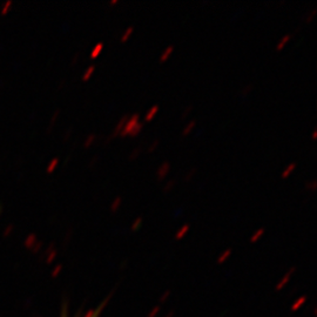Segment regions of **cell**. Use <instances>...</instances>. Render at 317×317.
Instances as JSON below:
<instances>
[{
    "label": "cell",
    "instance_id": "1",
    "mask_svg": "<svg viewBox=\"0 0 317 317\" xmlns=\"http://www.w3.org/2000/svg\"><path fill=\"white\" fill-rule=\"evenodd\" d=\"M139 122H140V114H138V113L132 114L128 118V120H127V122L124 124V127L122 128L121 133L119 134V136H120V138H127V136H129L131 133L133 132V129L136 127V124Z\"/></svg>",
    "mask_w": 317,
    "mask_h": 317
},
{
    "label": "cell",
    "instance_id": "2",
    "mask_svg": "<svg viewBox=\"0 0 317 317\" xmlns=\"http://www.w3.org/2000/svg\"><path fill=\"white\" fill-rule=\"evenodd\" d=\"M128 118H129V115H127V114H124L118 121V123L115 124V127H114V129H113V132H112V134L107 138V142H109L111 140H113L114 138H116V136H119V134L121 133V131H122V128L124 127V124H126V122H127V120H128Z\"/></svg>",
    "mask_w": 317,
    "mask_h": 317
},
{
    "label": "cell",
    "instance_id": "3",
    "mask_svg": "<svg viewBox=\"0 0 317 317\" xmlns=\"http://www.w3.org/2000/svg\"><path fill=\"white\" fill-rule=\"evenodd\" d=\"M169 172H170V163H169L168 161L162 162V163L158 167L156 173H155L156 180H158V181H162V180H165V179L167 177L168 174H169Z\"/></svg>",
    "mask_w": 317,
    "mask_h": 317
},
{
    "label": "cell",
    "instance_id": "4",
    "mask_svg": "<svg viewBox=\"0 0 317 317\" xmlns=\"http://www.w3.org/2000/svg\"><path fill=\"white\" fill-rule=\"evenodd\" d=\"M174 52V46L173 45H169L168 47L165 48V51L161 53V55H160V58H158V61L161 62V63H163V62H166L170 58V55L173 54Z\"/></svg>",
    "mask_w": 317,
    "mask_h": 317
},
{
    "label": "cell",
    "instance_id": "5",
    "mask_svg": "<svg viewBox=\"0 0 317 317\" xmlns=\"http://www.w3.org/2000/svg\"><path fill=\"white\" fill-rule=\"evenodd\" d=\"M158 109H160V107L158 105H154L152 106L147 111V113L145 115V122H150L154 118H155V115L158 114Z\"/></svg>",
    "mask_w": 317,
    "mask_h": 317
},
{
    "label": "cell",
    "instance_id": "6",
    "mask_svg": "<svg viewBox=\"0 0 317 317\" xmlns=\"http://www.w3.org/2000/svg\"><path fill=\"white\" fill-rule=\"evenodd\" d=\"M296 167H297V165L295 163V162H291V163H289L287 167L283 169V172L281 173V177L282 179H288L289 176L295 172V169H296Z\"/></svg>",
    "mask_w": 317,
    "mask_h": 317
},
{
    "label": "cell",
    "instance_id": "7",
    "mask_svg": "<svg viewBox=\"0 0 317 317\" xmlns=\"http://www.w3.org/2000/svg\"><path fill=\"white\" fill-rule=\"evenodd\" d=\"M290 40H291V35L290 34H284L281 38V39H280V41L277 43V45H276V48H275V49H276L277 52L282 51V49L285 47V45L288 44Z\"/></svg>",
    "mask_w": 317,
    "mask_h": 317
},
{
    "label": "cell",
    "instance_id": "8",
    "mask_svg": "<svg viewBox=\"0 0 317 317\" xmlns=\"http://www.w3.org/2000/svg\"><path fill=\"white\" fill-rule=\"evenodd\" d=\"M102 49H104V43H97V44L93 47L92 52L89 54V58H90V59H97V56L101 54Z\"/></svg>",
    "mask_w": 317,
    "mask_h": 317
},
{
    "label": "cell",
    "instance_id": "9",
    "mask_svg": "<svg viewBox=\"0 0 317 317\" xmlns=\"http://www.w3.org/2000/svg\"><path fill=\"white\" fill-rule=\"evenodd\" d=\"M121 204H122V197L121 196H116L114 200L112 201V203H111V207H109L111 213H116L120 209Z\"/></svg>",
    "mask_w": 317,
    "mask_h": 317
},
{
    "label": "cell",
    "instance_id": "10",
    "mask_svg": "<svg viewBox=\"0 0 317 317\" xmlns=\"http://www.w3.org/2000/svg\"><path fill=\"white\" fill-rule=\"evenodd\" d=\"M94 72H95V65H92V66H88L86 70L84 72V74H82V77H81V80L82 81H88V80L92 78V75L94 74Z\"/></svg>",
    "mask_w": 317,
    "mask_h": 317
},
{
    "label": "cell",
    "instance_id": "11",
    "mask_svg": "<svg viewBox=\"0 0 317 317\" xmlns=\"http://www.w3.org/2000/svg\"><path fill=\"white\" fill-rule=\"evenodd\" d=\"M133 32H134V27L133 26H129V27H127L126 29H124V32L122 33V35H121V38H120V43H127L128 40H129V38L132 36L133 34Z\"/></svg>",
    "mask_w": 317,
    "mask_h": 317
},
{
    "label": "cell",
    "instance_id": "12",
    "mask_svg": "<svg viewBox=\"0 0 317 317\" xmlns=\"http://www.w3.org/2000/svg\"><path fill=\"white\" fill-rule=\"evenodd\" d=\"M195 126H196V121L195 120H192V121H189V122L187 123L185 126V128L182 129V133H181V135L182 136H187V135H189L190 133L193 132V129L195 128Z\"/></svg>",
    "mask_w": 317,
    "mask_h": 317
},
{
    "label": "cell",
    "instance_id": "13",
    "mask_svg": "<svg viewBox=\"0 0 317 317\" xmlns=\"http://www.w3.org/2000/svg\"><path fill=\"white\" fill-rule=\"evenodd\" d=\"M97 140V134H94V133H90V134H88L87 138L85 139L84 141V147L87 149L89 147H92L93 145H94V142Z\"/></svg>",
    "mask_w": 317,
    "mask_h": 317
},
{
    "label": "cell",
    "instance_id": "14",
    "mask_svg": "<svg viewBox=\"0 0 317 317\" xmlns=\"http://www.w3.org/2000/svg\"><path fill=\"white\" fill-rule=\"evenodd\" d=\"M58 165H59V158H54L53 160H51V162L48 163V166H47V168H46V172H47L48 174L53 173V172L55 170V168L58 167Z\"/></svg>",
    "mask_w": 317,
    "mask_h": 317
},
{
    "label": "cell",
    "instance_id": "15",
    "mask_svg": "<svg viewBox=\"0 0 317 317\" xmlns=\"http://www.w3.org/2000/svg\"><path fill=\"white\" fill-rule=\"evenodd\" d=\"M141 153H142V148H141V147L134 148L132 153L128 155V160H129V161H135V160L141 155Z\"/></svg>",
    "mask_w": 317,
    "mask_h": 317
},
{
    "label": "cell",
    "instance_id": "16",
    "mask_svg": "<svg viewBox=\"0 0 317 317\" xmlns=\"http://www.w3.org/2000/svg\"><path fill=\"white\" fill-rule=\"evenodd\" d=\"M142 129H143V122H139L136 124V127L133 129V132L131 133L129 138H138L142 132Z\"/></svg>",
    "mask_w": 317,
    "mask_h": 317
},
{
    "label": "cell",
    "instance_id": "17",
    "mask_svg": "<svg viewBox=\"0 0 317 317\" xmlns=\"http://www.w3.org/2000/svg\"><path fill=\"white\" fill-rule=\"evenodd\" d=\"M305 189L308 192H316L317 190V181L316 180H310L305 183Z\"/></svg>",
    "mask_w": 317,
    "mask_h": 317
},
{
    "label": "cell",
    "instance_id": "18",
    "mask_svg": "<svg viewBox=\"0 0 317 317\" xmlns=\"http://www.w3.org/2000/svg\"><path fill=\"white\" fill-rule=\"evenodd\" d=\"M175 181L174 180H169V181H167V183L163 186V193H169V192H172L173 190V188L175 187Z\"/></svg>",
    "mask_w": 317,
    "mask_h": 317
},
{
    "label": "cell",
    "instance_id": "19",
    "mask_svg": "<svg viewBox=\"0 0 317 317\" xmlns=\"http://www.w3.org/2000/svg\"><path fill=\"white\" fill-rule=\"evenodd\" d=\"M158 145H160V140H158V139H155V140L153 141V142H152V143L149 145V147L146 149V152H147L148 154L153 153V152H155V150L158 149Z\"/></svg>",
    "mask_w": 317,
    "mask_h": 317
},
{
    "label": "cell",
    "instance_id": "20",
    "mask_svg": "<svg viewBox=\"0 0 317 317\" xmlns=\"http://www.w3.org/2000/svg\"><path fill=\"white\" fill-rule=\"evenodd\" d=\"M196 173H197V168H192V169H190V170H189V172H188V173H187V174L183 176V181H185V182H189V181H190V180H192V179L194 177V175H195Z\"/></svg>",
    "mask_w": 317,
    "mask_h": 317
},
{
    "label": "cell",
    "instance_id": "21",
    "mask_svg": "<svg viewBox=\"0 0 317 317\" xmlns=\"http://www.w3.org/2000/svg\"><path fill=\"white\" fill-rule=\"evenodd\" d=\"M254 89V85L253 84H249V85H247L246 87L243 88L242 90H241V97H247L251 90Z\"/></svg>",
    "mask_w": 317,
    "mask_h": 317
},
{
    "label": "cell",
    "instance_id": "22",
    "mask_svg": "<svg viewBox=\"0 0 317 317\" xmlns=\"http://www.w3.org/2000/svg\"><path fill=\"white\" fill-rule=\"evenodd\" d=\"M141 223H142V217H141V216L136 217L132 224V230H138V229L141 227Z\"/></svg>",
    "mask_w": 317,
    "mask_h": 317
},
{
    "label": "cell",
    "instance_id": "23",
    "mask_svg": "<svg viewBox=\"0 0 317 317\" xmlns=\"http://www.w3.org/2000/svg\"><path fill=\"white\" fill-rule=\"evenodd\" d=\"M188 229H189V224H185L182 228L180 229L179 231H177V235H176V237L177 238H180V237H182L183 235H185L186 233L188 231Z\"/></svg>",
    "mask_w": 317,
    "mask_h": 317
},
{
    "label": "cell",
    "instance_id": "24",
    "mask_svg": "<svg viewBox=\"0 0 317 317\" xmlns=\"http://www.w3.org/2000/svg\"><path fill=\"white\" fill-rule=\"evenodd\" d=\"M59 112H60V111H59V109H56V111L54 112V114L52 115V119H51V124H49V127H48V129H47L48 132L52 129V126L54 124V123H55V121H56V118H58V115H59Z\"/></svg>",
    "mask_w": 317,
    "mask_h": 317
},
{
    "label": "cell",
    "instance_id": "25",
    "mask_svg": "<svg viewBox=\"0 0 317 317\" xmlns=\"http://www.w3.org/2000/svg\"><path fill=\"white\" fill-rule=\"evenodd\" d=\"M316 13H317V11L316 9H312L311 11V13L309 14V15H307V19H305V22L307 24H310L312 20H314V18H315V15H316Z\"/></svg>",
    "mask_w": 317,
    "mask_h": 317
},
{
    "label": "cell",
    "instance_id": "26",
    "mask_svg": "<svg viewBox=\"0 0 317 317\" xmlns=\"http://www.w3.org/2000/svg\"><path fill=\"white\" fill-rule=\"evenodd\" d=\"M11 5H12V1H11V0H9V1H7V2L4 5V7H2V9H1V11H0V13H1V14H6V13L9 12V7H11Z\"/></svg>",
    "mask_w": 317,
    "mask_h": 317
},
{
    "label": "cell",
    "instance_id": "27",
    "mask_svg": "<svg viewBox=\"0 0 317 317\" xmlns=\"http://www.w3.org/2000/svg\"><path fill=\"white\" fill-rule=\"evenodd\" d=\"M190 111H192V106H188L185 111H183V113H182V115H181V119H182V120L186 119V118L189 115V112H190Z\"/></svg>",
    "mask_w": 317,
    "mask_h": 317
},
{
    "label": "cell",
    "instance_id": "28",
    "mask_svg": "<svg viewBox=\"0 0 317 317\" xmlns=\"http://www.w3.org/2000/svg\"><path fill=\"white\" fill-rule=\"evenodd\" d=\"M97 158H99V156H94V158H90V161H89V165H88V167H89V168H93V167H94V166H95V163L97 162Z\"/></svg>",
    "mask_w": 317,
    "mask_h": 317
},
{
    "label": "cell",
    "instance_id": "29",
    "mask_svg": "<svg viewBox=\"0 0 317 317\" xmlns=\"http://www.w3.org/2000/svg\"><path fill=\"white\" fill-rule=\"evenodd\" d=\"M99 314H100V310H95V311H90L85 317H99Z\"/></svg>",
    "mask_w": 317,
    "mask_h": 317
},
{
    "label": "cell",
    "instance_id": "30",
    "mask_svg": "<svg viewBox=\"0 0 317 317\" xmlns=\"http://www.w3.org/2000/svg\"><path fill=\"white\" fill-rule=\"evenodd\" d=\"M263 233H264L263 229H260V230H257V231L255 233V235H254V237H253V240H256V238H258L260 236H261V235H262V234H263Z\"/></svg>",
    "mask_w": 317,
    "mask_h": 317
},
{
    "label": "cell",
    "instance_id": "31",
    "mask_svg": "<svg viewBox=\"0 0 317 317\" xmlns=\"http://www.w3.org/2000/svg\"><path fill=\"white\" fill-rule=\"evenodd\" d=\"M78 59H79V53L74 54V56H73V59H72V65H75V63L78 62Z\"/></svg>",
    "mask_w": 317,
    "mask_h": 317
},
{
    "label": "cell",
    "instance_id": "32",
    "mask_svg": "<svg viewBox=\"0 0 317 317\" xmlns=\"http://www.w3.org/2000/svg\"><path fill=\"white\" fill-rule=\"evenodd\" d=\"M317 139V129L316 128H314V132H312V140L315 141Z\"/></svg>",
    "mask_w": 317,
    "mask_h": 317
},
{
    "label": "cell",
    "instance_id": "33",
    "mask_svg": "<svg viewBox=\"0 0 317 317\" xmlns=\"http://www.w3.org/2000/svg\"><path fill=\"white\" fill-rule=\"evenodd\" d=\"M70 133H72V132H70V131H68V133H67V135L65 136V139H63V140H67V139H68V136L70 135Z\"/></svg>",
    "mask_w": 317,
    "mask_h": 317
},
{
    "label": "cell",
    "instance_id": "34",
    "mask_svg": "<svg viewBox=\"0 0 317 317\" xmlns=\"http://www.w3.org/2000/svg\"><path fill=\"white\" fill-rule=\"evenodd\" d=\"M115 4H118V0H113V1L109 2V5H115Z\"/></svg>",
    "mask_w": 317,
    "mask_h": 317
},
{
    "label": "cell",
    "instance_id": "35",
    "mask_svg": "<svg viewBox=\"0 0 317 317\" xmlns=\"http://www.w3.org/2000/svg\"><path fill=\"white\" fill-rule=\"evenodd\" d=\"M1 213H2V204L0 203V215H1Z\"/></svg>",
    "mask_w": 317,
    "mask_h": 317
}]
</instances>
